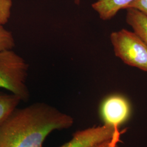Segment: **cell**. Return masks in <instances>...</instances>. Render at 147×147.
<instances>
[{
  "instance_id": "obj_3",
  "label": "cell",
  "mask_w": 147,
  "mask_h": 147,
  "mask_svg": "<svg viewBox=\"0 0 147 147\" xmlns=\"http://www.w3.org/2000/svg\"><path fill=\"white\" fill-rule=\"evenodd\" d=\"M115 55L127 65L147 72V44L134 32L121 29L110 34Z\"/></svg>"
},
{
  "instance_id": "obj_1",
  "label": "cell",
  "mask_w": 147,
  "mask_h": 147,
  "mask_svg": "<svg viewBox=\"0 0 147 147\" xmlns=\"http://www.w3.org/2000/svg\"><path fill=\"white\" fill-rule=\"evenodd\" d=\"M73 124L71 116L46 103L16 108L0 124V147H43L52 132Z\"/></svg>"
},
{
  "instance_id": "obj_4",
  "label": "cell",
  "mask_w": 147,
  "mask_h": 147,
  "mask_svg": "<svg viewBox=\"0 0 147 147\" xmlns=\"http://www.w3.org/2000/svg\"><path fill=\"white\" fill-rule=\"evenodd\" d=\"M132 105L124 95L113 93L107 95L99 106V115L103 124L119 129L131 116Z\"/></svg>"
},
{
  "instance_id": "obj_11",
  "label": "cell",
  "mask_w": 147,
  "mask_h": 147,
  "mask_svg": "<svg viewBox=\"0 0 147 147\" xmlns=\"http://www.w3.org/2000/svg\"><path fill=\"white\" fill-rule=\"evenodd\" d=\"M127 8L136 9L147 16V0H134L126 6L125 9Z\"/></svg>"
},
{
  "instance_id": "obj_6",
  "label": "cell",
  "mask_w": 147,
  "mask_h": 147,
  "mask_svg": "<svg viewBox=\"0 0 147 147\" xmlns=\"http://www.w3.org/2000/svg\"><path fill=\"white\" fill-rule=\"evenodd\" d=\"M134 0H98L92 5V8L102 20H110L121 9Z\"/></svg>"
},
{
  "instance_id": "obj_8",
  "label": "cell",
  "mask_w": 147,
  "mask_h": 147,
  "mask_svg": "<svg viewBox=\"0 0 147 147\" xmlns=\"http://www.w3.org/2000/svg\"><path fill=\"white\" fill-rule=\"evenodd\" d=\"M21 100L16 95L0 93V124L17 108Z\"/></svg>"
},
{
  "instance_id": "obj_12",
  "label": "cell",
  "mask_w": 147,
  "mask_h": 147,
  "mask_svg": "<svg viewBox=\"0 0 147 147\" xmlns=\"http://www.w3.org/2000/svg\"><path fill=\"white\" fill-rule=\"evenodd\" d=\"M119 141L116 140H111L101 143L93 147H120L118 145Z\"/></svg>"
},
{
  "instance_id": "obj_13",
  "label": "cell",
  "mask_w": 147,
  "mask_h": 147,
  "mask_svg": "<svg viewBox=\"0 0 147 147\" xmlns=\"http://www.w3.org/2000/svg\"><path fill=\"white\" fill-rule=\"evenodd\" d=\"M74 1V2L76 4V5H79V4L80 3V0H73Z\"/></svg>"
},
{
  "instance_id": "obj_5",
  "label": "cell",
  "mask_w": 147,
  "mask_h": 147,
  "mask_svg": "<svg viewBox=\"0 0 147 147\" xmlns=\"http://www.w3.org/2000/svg\"><path fill=\"white\" fill-rule=\"evenodd\" d=\"M119 129L102 125L93 126L75 132L68 142L58 147H93L111 140L121 142Z\"/></svg>"
},
{
  "instance_id": "obj_2",
  "label": "cell",
  "mask_w": 147,
  "mask_h": 147,
  "mask_svg": "<svg viewBox=\"0 0 147 147\" xmlns=\"http://www.w3.org/2000/svg\"><path fill=\"white\" fill-rule=\"evenodd\" d=\"M28 64L18 54L11 50L0 51V88L7 89L21 101L30 99L26 82Z\"/></svg>"
},
{
  "instance_id": "obj_7",
  "label": "cell",
  "mask_w": 147,
  "mask_h": 147,
  "mask_svg": "<svg viewBox=\"0 0 147 147\" xmlns=\"http://www.w3.org/2000/svg\"><path fill=\"white\" fill-rule=\"evenodd\" d=\"M125 9L126 23L147 44V16L132 8H127Z\"/></svg>"
},
{
  "instance_id": "obj_9",
  "label": "cell",
  "mask_w": 147,
  "mask_h": 147,
  "mask_svg": "<svg viewBox=\"0 0 147 147\" xmlns=\"http://www.w3.org/2000/svg\"><path fill=\"white\" fill-rule=\"evenodd\" d=\"M15 47V40L11 32L0 24V51L11 50Z\"/></svg>"
},
{
  "instance_id": "obj_10",
  "label": "cell",
  "mask_w": 147,
  "mask_h": 147,
  "mask_svg": "<svg viewBox=\"0 0 147 147\" xmlns=\"http://www.w3.org/2000/svg\"><path fill=\"white\" fill-rule=\"evenodd\" d=\"M11 0H0V24L5 25L11 17Z\"/></svg>"
}]
</instances>
